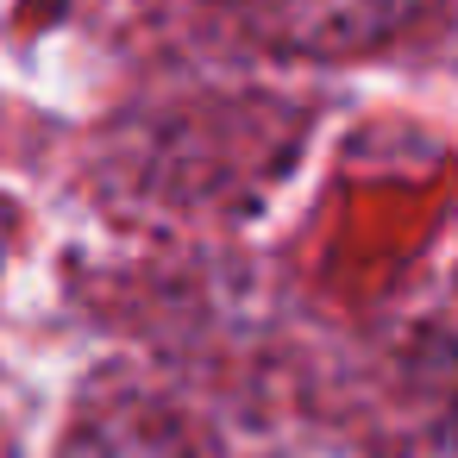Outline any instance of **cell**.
Instances as JSON below:
<instances>
[{"instance_id":"7a4b0ae2","label":"cell","mask_w":458,"mask_h":458,"mask_svg":"<svg viewBox=\"0 0 458 458\" xmlns=\"http://www.w3.org/2000/svg\"><path fill=\"white\" fill-rule=\"evenodd\" d=\"M57 458H201L176 414L151 402H107L70 427Z\"/></svg>"},{"instance_id":"6da1fadb","label":"cell","mask_w":458,"mask_h":458,"mask_svg":"<svg viewBox=\"0 0 458 458\" xmlns=\"http://www.w3.org/2000/svg\"><path fill=\"white\" fill-rule=\"evenodd\" d=\"M239 20L276 51L345 57L395 38L427 0H233Z\"/></svg>"}]
</instances>
